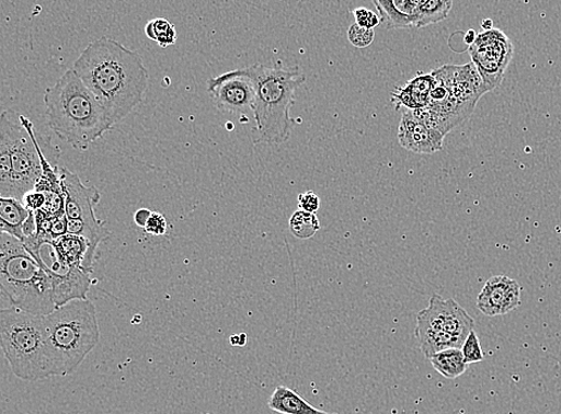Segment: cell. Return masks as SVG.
Listing matches in <instances>:
<instances>
[{
  "mask_svg": "<svg viewBox=\"0 0 561 414\" xmlns=\"http://www.w3.org/2000/svg\"><path fill=\"white\" fill-rule=\"evenodd\" d=\"M72 69L107 112L113 127L140 105L149 85L141 57L106 36L89 44Z\"/></svg>",
  "mask_w": 561,
  "mask_h": 414,
  "instance_id": "1",
  "label": "cell"
},
{
  "mask_svg": "<svg viewBox=\"0 0 561 414\" xmlns=\"http://www.w3.org/2000/svg\"><path fill=\"white\" fill-rule=\"evenodd\" d=\"M48 127L75 150L87 151L113 127L108 114L73 69L46 89Z\"/></svg>",
  "mask_w": 561,
  "mask_h": 414,
  "instance_id": "2",
  "label": "cell"
},
{
  "mask_svg": "<svg viewBox=\"0 0 561 414\" xmlns=\"http://www.w3.org/2000/svg\"><path fill=\"white\" fill-rule=\"evenodd\" d=\"M255 88V143L279 146L288 141L297 120L290 116L296 90L304 85L306 76L298 67H265L255 64L243 68Z\"/></svg>",
  "mask_w": 561,
  "mask_h": 414,
  "instance_id": "3",
  "label": "cell"
},
{
  "mask_svg": "<svg viewBox=\"0 0 561 414\" xmlns=\"http://www.w3.org/2000/svg\"><path fill=\"white\" fill-rule=\"evenodd\" d=\"M43 319L51 372L54 377H67L99 345L96 307L88 299L75 300Z\"/></svg>",
  "mask_w": 561,
  "mask_h": 414,
  "instance_id": "4",
  "label": "cell"
},
{
  "mask_svg": "<svg viewBox=\"0 0 561 414\" xmlns=\"http://www.w3.org/2000/svg\"><path fill=\"white\" fill-rule=\"evenodd\" d=\"M42 134L15 111L0 118V197L23 200L44 173Z\"/></svg>",
  "mask_w": 561,
  "mask_h": 414,
  "instance_id": "5",
  "label": "cell"
},
{
  "mask_svg": "<svg viewBox=\"0 0 561 414\" xmlns=\"http://www.w3.org/2000/svg\"><path fill=\"white\" fill-rule=\"evenodd\" d=\"M0 287L9 307L37 317H46L58 308L54 281L23 242L4 232L0 234Z\"/></svg>",
  "mask_w": 561,
  "mask_h": 414,
  "instance_id": "6",
  "label": "cell"
},
{
  "mask_svg": "<svg viewBox=\"0 0 561 414\" xmlns=\"http://www.w3.org/2000/svg\"><path fill=\"white\" fill-rule=\"evenodd\" d=\"M0 340L9 366L23 381H41L54 377L45 341L43 317L19 308L0 312Z\"/></svg>",
  "mask_w": 561,
  "mask_h": 414,
  "instance_id": "7",
  "label": "cell"
},
{
  "mask_svg": "<svg viewBox=\"0 0 561 414\" xmlns=\"http://www.w3.org/2000/svg\"><path fill=\"white\" fill-rule=\"evenodd\" d=\"M60 183L70 234L85 238L98 250L110 234L104 222L95 215V206L101 199L100 192L96 187L84 186L80 177L67 168H60Z\"/></svg>",
  "mask_w": 561,
  "mask_h": 414,
  "instance_id": "8",
  "label": "cell"
},
{
  "mask_svg": "<svg viewBox=\"0 0 561 414\" xmlns=\"http://www.w3.org/2000/svg\"><path fill=\"white\" fill-rule=\"evenodd\" d=\"M23 244L54 281L58 308L75 300H87L93 284L90 274L65 262L55 241L42 240L36 235L25 239Z\"/></svg>",
  "mask_w": 561,
  "mask_h": 414,
  "instance_id": "9",
  "label": "cell"
},
{
  "mask_svg": "<svg viewBox=\"0 0 561 414\" xmlns=\"http://www.w3.org/2000/svg\"><path fill=\"white\" fill-rule=\"evenodd\" d=\"M468 51L489 92H493L502 84L506 69L514 58L513 42L505 33L493 28L478 34L476 43L468 47Z\"/></svg>",
  "mask_w": 561,
  "mask_h": 414,
  "instance_id": "10",
  "label": "cell"
},
{
  "mask_svg": "<svg viewBox=\"0 0 561 414\" xmlns=\"http://www.w3.org/2000/svg\"><path fill=\"white\" fill-rule=\"evenodd\" d=\"M476 322L454 299L445 300L435 294L427 308L416 315L415 330L448 333L462 342L474 331Z\"/></svg>",
  "mask_w": 561,
  "mask_h": 414,
  "instance_id": "11",
  "label": "cell"
},
{
  "mask_svg": "<svg viewBox=\"0 0 561 414\" xmlns=\"http://www.w3.org/2000/svg\"><path fill=\"white\" fill-rule=\"evenodd\" d=\"M207 92L220 112L245 114L254 108L255 88L243 69L233 70L210 79Z\"/></svg>",
  "mask_w": 561,
  "mask_h": 414,
  "instance_id": "12",
  "label": "cell"
},
{
  "mask_svg": "<svg viewBox=\"0 0 561 414\" xmlns=\"http://www.w3.org/2000/svg\"><path fill=\"white\" fill-rule=\"evenodd\" d=\"M437 83L445 85L449 93L469 108L476 110L478 101L490 93L476 65H443L432 72Z\"/></svg>",
  "mask_w": 561,
  "mask_h": 414,
  "instance_id": "13",
  "label": "cell"
},
{
  "mask_svg": "<svg viewBox=\"0 0 561 414\" xmlns=\"http://www.w3.org/2000/svg\"><path fill=\"white\" fill-rule=\"evenodd\" d=\"M522 288L506 276L490 278L478 296L477 307L486 317H501L513 312L520 304Z\"/></svg>",
  "mask_w": 561,
  "mask_h": 414,
  "instance_id": "14",
  "label": "cell"
},
{
  "mask_svg": "<svg viewBox=\"0 0 561 414\" xmlns=\"http://www.w3.org/2000/svg\"><path fill=\"white\" fill-rule=\"evenodd\" d=\"M445 138L417 119L413 111L403 110L398 134L403 149L415 153H435L442 150Z\"/></svg>",
  "mask_w": 561,
  "mask_h": 414,
  "instance_id": "15",
  "label": "cell"
},
{
  "mask_svg": "<svg viewBox=\"0 0 561 414\" xmlns=\"http://www.w3.org/2000/svg\"><path fill=\"white\" fill-rule=\"evenodd\" d=\"M437 84L433 73H417L413 80L402 87L396 88L391 94L397 110L415 111L426 108L430 103V93Z\"/></svg>",
  "mask_w": 561,
  "mask_h": 414,
  "instance_id": "16",
  "label": "cell"
},
{
  "mask_svg": "<svg viewBox=\"0 0 561 414\" xmlns=\"http://www.w3.org/2000/svg\"><path fill=\"white\" fill-rule=\"evenodd\" d=\"M55 244L65 262L83 269L87 274H93L98 250L85 238L69 232L55 240Z\"/></svg>",
  "mask_w": 561,
  "mask_h": 414,
  "instance_id": "17",
  "label": "cell"
},
{
  "mask_svg": "<svg viewBox=\"0 0 561 414\" xmlns=\"http://www.w3.org/2000/svg\"><path fill=\"white\" fill-rule=\"evenodd\" d=\"M31 212L21 200L0 197V231L23 242V227Z\"/></svg>",
  "mask_w": 561,
  "mask_h": 414,
  "instance_id": "18",
  "label": "cell"
},
{
  "mask_svg": "<svg viewBox=\"0 0 561 414\" xmlns=\"http://www.w3.org/2000/svg\"><path fill=\"white\" fill-rule=\"evenodd\" d=\"M268 407L280 414H332L310 405L304 396L285 386H278L274 390Z\"/></svg>",
  "mask_w": 561,
  "mask_h": 414,
  "instance_id": "19",
  "label": "cell"
},
{
  "mask_svg": "<svg viewBox=\"0 0 561 414\" xmlns=\"http://www.w3.org/2000/svg\"><path fill=\"white\" fill-rule=\"evenodd\" d=\"M430 361L435 370L448 380L460 378L468 367L461 348H448V350L434 355Z\"/></svg>",
  "mask_w": 561,
  "mask_h": 414,
  "instance_id": "20",
  "label": "cell"
},
{
  "mask_svg": "<svg viewBox=\"0 0 561 414\" xmlns=\"http://www.w3.org/2000/svg\"><path fill=\"white\" fill-rule=\"evenodd\" d=\"M453 0H427L411 18L412 28L421 30L448 19Z\"/></svg>",
  "mask_w": 561,
  "mask_h": 414,
  "instance_id": "21",
  "label": "cell"
},
{
  "mask_svg": "<svg viewBox=\"0 0 561 414\" xmlns=\"http://www.w3.org/2000/svg\"><path fill=\"white\" fill-rule=\"evenodd\" d=\"M373 2L387 30L412 28L411 19L398 10L394 0H373Z\"/></svg>",
  "mask_w": 561,
  "mask_h": 414,
  "instance_id": "22",
  "label": "cell"
},
{
  "mask_svg": "<svg viewBox=\"0 0 561 414\" xmlns=\"http://www.w3.org/2000/svg\"><path fill=\"white\" fill-rule=\"evenodd\" d=\"M146 34L150 41L163 48L175 45L178 41L175 25L161 18L147 24Z\"/></svg>",
  "mask_w": 561,
  "mask_h": 414,
  "instance_id": "23",
  "label": "cell"
},
{
  "mask_svg": "<svg viewBox=\"0 0 561 414\" xmlns=\"http://www.w3.org/2000/svg\"><path fill=\"white\" fill-rule=\"evenodd\" d=\"M289 228L297 239L308 240L314 237L321 227L317 214L297 210L290 217Z\"/></svg>",
  "mask_w": 561,
  "mask_h": 414,
  "instance_id": "24",
  "label": "cell"
},
{
  "mask_svg": "<svg viewBox=\"0 0 561 414\" xmlns=\"http://www.w3.org/2000/svg\"><path fill=\"white\" fill-rule=\"evenodd\" d=\"M461 350L467 365L479 364V361H482L485 358L484 352H482L480 341L474 331L469 333Z\"/></svg>",
  "mask_w": 561,
  "mask_h": 414,
  "instance_id": "25",
  "label": "cell"
},
{
  "mask_svg": "<svg viewBox=\"0 0 561 414\" xmlns=\"http://www.w3.org/2000/svg\"><path fill=\"white\" fill-rule=\"evenodd\" d=\"M348 42L357 48H367L375 41L374 30L363 28L357 23L351 25L347 32Z\"/></svg>",
  "mask_w": 561,
  "mask_h": 414,
  "instance_id": "26",
  "label": "cell"
},
{
  "mask_svg": "<svg viewBox=\"0 0 561 414\" xmlns=\"http://www.w3.org/2000/svg\"><path fill=\"white\" fill-rule=\"evenodd\" d=\"M354 16L358 25L363 28L375 30L382 23L380 15L367 8H357L354 10Z\"/></svg>",
  "mask_w": 561,
  "mask_h": 414,
  "instance_id": "27",
  "label": "cell"
},
{
  "mask_svg": "<svg viewBox=\"0 0 561 414\" xmlns=\"http://www.w3.org/2000/svg\"><path fill=\"white\" fill-rule=\"evenodd\" d=\"M321 200L316 192L308 191L298 196L299 210L310 214H317L320 209Z\"/></svg>",
  "mask_w": 561,
  "mask_h": 414,
  "instance_id": "28",
  "label": "cell"
},
{
  "mask_svg": "<svg viewBox=\"0 0 561 414\" xmlns=\"http://www.w3.org/2000/svg\"><path fill=\"white\" fill-rule=\"evenodd\" d=\"M147 234L152 237H164L168 230L167 219L163 215L152 212L145 228Z\"/></svg>",
  "mask_w": 561,
  "mask_h": 414,
  "instance_id": "29",
  "label": "cell"
},
{
  "mask_svg": "<svg viewBox=\"0 0 561 414\" xmlns=\"http://www.w3.org/2000/svg\"><path fill=\"white\" fill-rule=\"evenodd\" d=\"M47 198L46 194L41 191H32L25 196L22 203L27 207V209L32 212H37L44 209L46 205Z\"/></svg>",
  "mask_w": 561,
  "mask_h": 414,
  "instance_id": "30",
  "label": "cell"
},
{
  "mask_svg": "<svg viewBox=\"0 0 561 414\" xmlns=\"http://www.w3.org/2000/svg\"><path fill=\"white\" fill-rule=\"evenodd\" d=\"M426 2L427 0H403L399 10L411 19Z\"/></svg>",
  "mask_w": 561,
  "mask_h": 414,
  "instance_id": "31",
  "label": "cell"
},
{
  "mask_svg": "<svg viewBox=\"0 0 561 414\" xmlns=\"http://www.w3.org/2000/svg\"><path fill=\"white\" fill-rule=\"evenodd\" d=\"M152 215V211L149 210V209H139L136 214H135V223L139 227V228H142L145 229L148 221H149V218L151 217Z\"/></svg>",
  "mask_w": 561,
  "mask_h": 414,
  "instance_id": "32",
  "label": "cell"
},
{
  "mask_svg": "<svg viewBox=\"0 0 561 414\" xmlns=\"http://www.w3.org/2000/svg\"><path fill=\"white\" fill-rule=\"evenodd\" d=\"M477 36H478V34L473 30L468 31L465 35V43L468 46H472L477 41Z\"/></svg>",
  "mask_w": 561,
  "mask_h": 414,
  "instance_id": "33",
  "label": "cell"
},
{
  "mask_svg": "<svg viewBox=\"0 0 561 414\" xmlns=\"http://www.w3.org/2000/svg\"><path fill=\"white\" fill-rule=\"evenodd\" d=\"M481 28L484 30V32L493 30V21L492 20L482 21Z\"/></svg>",
  "mask_w": 561,
  "mask_h": 414,
  "instance_id": "34",
  "label": "cell"
},
{
  "mask_svg": "<svg viewBox=\"0 0 561 414\" xmlns=\"http://www.w3.org/2000/svg\"><path fill=\"white\" fill-rule=\"evenodd\" d=\"M402 2L403 0H394V4L396 7L398 8V10L400 9V7L402 5Z\"/></svg>",
  "mask_w": 561,
  "mask_h": 414,
  "instance_id": "35",
  "label": "cell"
}]
</instances>
